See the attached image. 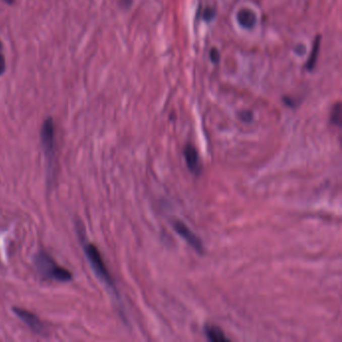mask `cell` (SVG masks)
Returning <instances> with one entry per match:
<instances>
[{
    "mask_svg": "<svg viewBox=\"0 0 342 342\" xmlns=\"http://www.w3.org/2000/svg\"><path fill=\"white\" fill-rule=\"evenodd\" d=\"M13 311L19 317V319L22 320L30 329L38 333L42 332L43 324L35 314L21 308H13Z\"/></svg>",
    "mask_w": 342,
    "mask_h": 342,
    "instance_id": "cell-5",
    "label": "cell"
},
{
    "mask_svg": "<svg viewBox=\"0 0 342 342\" xmlns=\"http://www.w3.org/2000/svg\"><path fill=\"white\" fill-rule=\"evenodd\" d=\"M205 333L211 341H229V339L225 336L224 332L219 327H217L216 325H206Z\"/></svg>",
    "mask_w": 342,
    "mask_h": 342,
    "instance_id": "cell-8",
    "label": "cell"
},
{
    "mask_svg": "<svg viewBox=\"0 0 342 342\" xmlns=\"http://www.w3.org/2000/svg\"><path fill=\"white\" fill-rule=\"evenodd\" d=\"M3 1H4V2H6L7 4H12V3H13L15 0H3Z\"/></svg>",
    "mask_w": 342,
    "mask_h": 342,
    "instance_id": "cell-16",
    "label": "cell"
},
{
    "mask_svg": "<svg viewBox=\"0 0 342 342\" xmlns=\"http://www.w3.org/2000/svg\"><path fill=\"white\" fill-rule=\"evenodd\" d=\"M6 69V64H5V59L2 54H0V76L4 74Z\"/></svg>",
    "mask_w": 342,
    "mask_h": 342,
    "instance_id": "cell-14",
    "label": "cell"
},
{
    "mask_svg": "<svg viewBox=\"0 0 342 342\" xmlns=\"http://www.w3.org/2000/svg\"><path fill=\"white\" fill-rule=\"evenodd\" d=\"M240 118L244 122H251L252 119H253V116H252V113L250 111H242L240 113Z\"/></svg>",
    "mask_w": 342,
    "mask_h": 342,
    "instance_id": "cell-13",
    "label": "cell"
},
{
    "mask_svg": "<svg viewBox=\"0 0 342 342\" xmlns=\"http://www.w3.org/2000/svg\"><path fill=\"white\" fill-rule=\"evenodd\" d=\"M40 140L43 153L45 155L47 164L49 167H52L54 157H55V131L54 124L51 118H48L44 121L40 131Z\"/></svg>",
    "mask_w": 342,
    "mask_h": 342,
    "instance_id": "cell-3",
    "label": "cell"
},
{
    "mask_svg": "<svg viewBox=\"0 0 342 342\" xmlns=\"http://www.w3.org/2000/svg\"><path fill=\"white\" fill-rule=\"evenodd\" d=\"M331 122L332 124L340 127L341 125V105L340 103H336L333 106L332 112H331Z\"/></svg>",
    "mask_w": 342,
    "mask_h": 342,
    "instance_id": "cell-10",
    "label": "cell"
},
{
    "mask_svg": "<svg viewBox=\"0 0 342 342\" xmlns=\"http://www.w3.org/2000/svg\"><path fill=\"white\" fill-rule=\"evenodd\" d=\"M133 1H134V0H121L122 5H123L125 8L131 7V5L133 4Z\"/></svg>",
    "mask_w": 342,
    "mask_h": 342,
    "instance_id": "cell-15",
    "label": "cell"
},
{
    "mask_svg": "<svg viewBox=\"0 0 342 342\" xmlns=\"http://www.w3.org/2000/svg\"><path fill=\"white\" fill-rule=\"evenodd\" d=\"M174 228L176 232L189 244L191 245L196 251L203 252V245L199 238L183 223L180 221H177L174 223Z\"/></svg>",
    "mask_w": 342,
    "mask_h": 342,
    "instance_id": "cell-4",
    "label": "cell"
},
{
    "mask_svg": "<svg viewBox=\"0 0 342 342\" xmlns=\"http://www.w3.org/2000/svg\"><path fill=\"white\" fill-rule=\"evenodd\" d=\"M1 48H2V43H1V41H0V50H1Z\"/></svg>",
    "mask_w": 342,
    "mask_h": 342,
    "instance_id": "cell-17",
    "label": "cell"
},
{
    "mask_svg": "<svg viewBox=\"0 0 342 342\" xmlns=\"http://www.w3.org/2000/svg\"><path fill=\"white\" fill-rule=\"evenodd\" d=\"M84 246V251L86 254V258L93 270V272L95 273V275L97 276V278L102 281L107 287L115 289V284L112 281V278L103 262V259L100 255L98 249L91 243H87V242H84L83 243Z\"/></svg>",
    "mask_w": 342,
    "mask_h": 342,
    "instance_id": "cell-2",
    "label": "cell"
},
{
    "mask_svg": "<svg viewBox=\"0 0 342 342\" xmlns=\"http://www.w3.org/2000/svg\"><path fill=\"white\" fill-rule=\"evenodd\" d=\"M237 20L242 27L247 28V29H251L256 24V14L248 8H243L238 12Z\"/></svg>",
    "mask_w": 342,
    "mask_h": 342,
    "instance_id": "cell-7",
    "label": "cell"
},
{
    "mask_svg": "<svg viewBox=\"0 0 342 342\" xmlns=\"http://www.w3.org/2000/svg\"><path fill=\"white\" fill-rule=\"evenodd\" d=\"M210 59L213 64H218L220 62V52L217 48H212L210 51Z\"/></svg>",
    "mask_w": 342,
    "mask_h": 342,
    "instance_id": "cell-12",
    "label": "cell"
},
{
    "mask_svg": "<svg viewBox=\"0 0 342 342\" xmlns=\"http://www.w3.org/2000/svg\"><path fill=\"white\" fill-rule=\"evenodd\" d=\"M320 41H321V36L320 35H317L315 40H314V43H313V46H312V51H311V54L306 63V69L308 71H312L316 65V62H317V58H318V53H319V48H320Z\"/></svg>",
    "mask_w": 342,
    "mask_h": 342,
    "instance_id": "cell-9",
    "label": "cell"
},
{
    "mask_svg": "<svg viewBox=\"0 0 342 342\" xmlns=\"http://www.w3.org/2000/svg\"><path fill=\"white\" fill-rule=\"evenodd\" d=\"M34 260L35 266L43 278L60 282H69L73 279V274L60 266L47 253L39 252Z\"/></svg>",
    "mask_w": 342,
    "mask_h": 342,
    "instance_id": "cell-1",
    "label": "cell"
},
{
    "mask_svg": "<svg viewBox=\"0 0 342 342\" xmlns=\"http://www.w3.org/2000/svg\"><path fill=\"white\" fill-rule=\"evenodd\" d=\"M215 15H216V11L214 8L212 7H208L204 10V13H203V18L204 20L206 21H211L215 18Z\"/></svg>",
    "mask_w": 342,
    "mask_h": 342,
    "instance_id": "cell-11",
    "label": "cell"
},
{
    "mask_svg": "<svg viewBox=\"0 0 342 342\" xmlns=\"http://www.w3.org/2000/svg\"><path fill=\"white\" fill-rule=\"evenodd\" d=\"M184 155H185V160H186L189 170L194 173L195 175H198L201 170V164H200V159H199V155H198L196 148L193 147L192 145H188L185 148Z\"/></svg>",
    "mask_w": 342,
    "mask_h": 342,
    "instance_id": "cell-6",
    "label": "cell"
}]
</instances>
